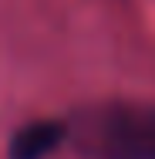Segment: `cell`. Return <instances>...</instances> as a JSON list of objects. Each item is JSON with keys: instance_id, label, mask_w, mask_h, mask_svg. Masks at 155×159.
Here are the masks:
<instances>
[{"instance_id": "1", "label": "cell", "mask_w": 155, "mask_h": 159, "mask_svg": "<svg viewBox=\"0 0 155 159\" xmlns=\"http://www.w3.org/2000/svg\"><path fill=\"white\" fill-rule=\"evenodd\" d=\"M71 132L81 152H91L94 159L122 149L155 146V105H105L81 115Z\"/></svg>"}, {"instance_id": "2", "label": "cell", "mask_w": 155, "mask_h": 159, "mask_svg": "<svg viewBox=\"0 0 155 159\" xmlns=\"http://www.w3.org/2000/svg\"><path fill=\"white\" fill-rule=\"evenodd\" d=\"M64 135H67L64 122H54V119L27 122L10 139V159H47L64 142Z\"/></svg>"}, {"instance_id": "3", "label": "cell", "mask_w": 155, "mask_h": 159, "mask_svg": "<svg viewBox=\"0 0 155 159\" xmlns=\"http://www.w3.org/2000/svg\"><path fill=\"white\" fill-rule=\"evenodd\" d=\"M105 159H155V146H138V149H122V152H111Z\"/></svg>"}]
</instances>
